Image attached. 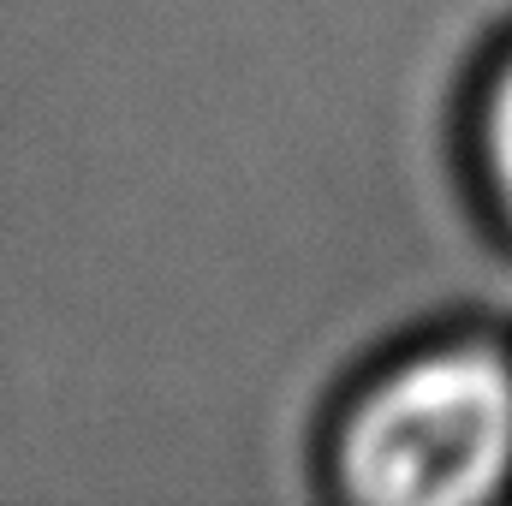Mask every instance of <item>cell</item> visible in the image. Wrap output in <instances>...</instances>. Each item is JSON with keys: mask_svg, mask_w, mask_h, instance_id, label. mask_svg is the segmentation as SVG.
Instances as JSON below:
<instances>
[{"mask_svg": "<svg viewBox=\"0 0 512 506\" xmlns=\"http://www.w3.org/2000/svg\"><path fill=\"white\" fill-rule=\"evenodd\" d=\"M471 149H477V179H483V197H489L495 221L512 233V42L495 54L489 78H483V90H477Z\"/></svg>", "mask_w": 512, "mask_h": 506, "instance_id": "obj_2", "label": "cell"}, {"mask_svg": "<svg viewBox=\"0 0 512 506\" xmlns=\"http://www.w3.org/2000/svg\"><path fill=\"white\" fill-rule=\"evenodd\" d=\"M334 506H501L512 501V334L441 328L340 399L328 435Z\"/></svg>", "mask_w": 512, "mask_h": 506, "instance_id": "obj_1", "label": "cell"}]
</instances>
